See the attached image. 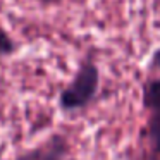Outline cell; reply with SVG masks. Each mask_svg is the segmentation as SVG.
I'll return each instance as SVG.
<instances>
[{
	"label": "cell",
	"mask_w": 160,
	"mask_h": 160,
	"mask_svg": "<svg viewBox=\"0 0 160 160\" xmlns=\"http://www.w3.org/2000/svg\"><path fill=\"white\" fill-rule=\"evenodd\" d=\"M98 86H100V69L91 59H84L78 67L72 81L60 91V108L66 112L84 108L95 98Z\"/></svg>",
	"instance_id": "obj_1"
},
{
	"label": "cell",
	"mask_w": 160,
	"mask_h": 160,
	"mask_svg": "<svg viewBox=\"0 0 160 160\" xmlns=\"http://www.w3.org/2000/svg\"><path fill=\"white\" fill-rule=\"evenodd\" d=\"M143 105L148 112L152 138L160 150V78L148 79L143 84Z\"/></svg>",
	"instance_id": "obj_2"
},
{
	"label": "cell",
	"mask_w": 160,
	"mask_h": 160,
	"mask_svg": "<svg viewBox=\"0 0 160 160\" xmlns=\"http://www.w3.org/2000/svg\"><path fill=\"white\" fill-rule=\"evenodd\" d=\"M60 152H62V141L59 138H55L42 148H36L33 152L26 153V155L19 157L18 160H57Z\"/></svg>",
	"instance_id": "obj_3"
},
{
	"label": "cell",
	"mask_w": 160,
	"mask_h": 160,
	"mask_svg": "<svg viewBox=\"0 0 160 160\" xmlns=\"http://www.w3.org/2000/svg\"><path fill=\"white\" fill-rule=\"evenodd\" d=\"M19 50V45L16 43V40L9 35V31L0 26V57H9L14 55Z\"/></svg>",
	"instance_id": "obj_4"
},
{
	"label": "cell",
	"mask_w": 160,
	"mask_h": 160,
	"mask_svg": "<svg viewBox=\"0 0 160 160\" xmlns=\"http://www.w3.org/2000/svg\"><path fill=\"white\" fill-rule=\"evenodd\" d=\"M150 69L160 72V47L152 53V57H150Z\"/></svg>",
	"instance_id": "obj_5"
},
{
	"label": "cell",
	"mask_w": 160,
	"mask_h": 160,
	"mask_svg": "<svg viewBox=\"0 0 160 160\" xmlns=\"http://www.w3.org/2000/svg\"><path fill=\"white\" fill-rule=\"evenodd\" d=\"M35 2H42V4H55V2H62V0H35Z\"/></svg>",
	"instance_id": "obj_6"
},
{
	"label": "cell",
	"mask_w": 160,
	"mask_h": 160,
	"mask_svg": "<svg viewBox=\"0 0 160 160\" xmlns=\"http://www.w3.org/2000/svg\"><path fill=\"white\" fill-rule=\"evenodd\" d=\"M0 155H2V152H0Z\"/></svg>",
	"instance_id": "obj_7"
}]
</instances>
